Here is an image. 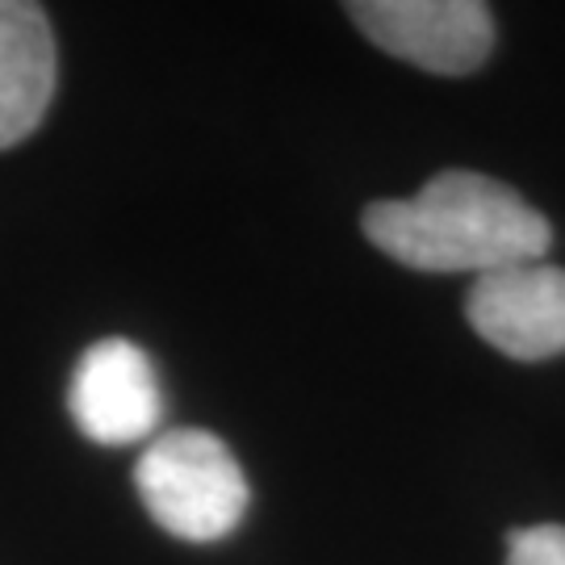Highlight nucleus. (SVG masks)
I'll return each instance as SVG.
<instances>
[{
  "mask_svg": "<svg viewBox=\"0 0 565 565\" xmlns=\"http://www.w3.org/2000/svg\"><path fill=\"white\" fill-rule=\"evenodd\" d=\"M361 226L390 260L419 273H503L545 260L553 226L511 184L482 172H440L415 193L364 205Z\"/></svg>",
  "mask_w": 565,
  "mask_h": 565,
  "instance_id": "f257e3e1",
  "label": "nucleus"
},
{
  "mask_svg": "<svg viewBox=\"0 0 565 565\" xmlns=\"http://www.w3.org/2000/svg\"><path fill=\"white\" fill-rule=\"evenodd\" d=\"M135 486L147 515L193 545L231 536L247 511V478L235 452L202 427L156 436L135 465Z\"/></svg>",
  "mask_w": 565,
  "mask_h": 565,
  "instance_id": "f03ea898",
  "label": "nucleus"
},
{
  "mask_svg": "<svg viewBox=\"0 0 565 565\" xmlns=\"http://www.w3.org/2000/svg\"><path fill=\"white\" fill-rule=\"evenodd\" d=\"M343 13L385 55L436 76L478 72L494 46V18L478 0H356Z\"/></svg>",
  "mask_w": 565,
  "mask_h": 565,
  "instance_id": "7ed1b4c3",
  "label": "nucleus"
},
{
  "mask_svg": "<svg viewBox=\"0 0 565 565\" xmlns=\"http://www.w3.org/2000/svg\"><path fill=\"white\" fill-rule=\"evenodd\" d=\"M465 319L494 352L511 361H548L565 352V268L548 260L511 264L478 277Z\"/></svg>",
  "mask_w": 565,
  "mask_h": 565,
  "instance_id": "20e7f679",
  "label": "nucleus"
},
{
  "mask_svg": "<svg viewBox=\"0 0 565 565\" xmlns=\"http://www.w3.org/2000/svg\"><path fill=\"white\" fill-rule=\"evenodd\" d=\"M67 411L93 445L121 448L147 440L160 424V382L156 364L130 340L93 343L76 361Z\"/></svg>",
  "mask_w": 565,
  "mask_h": 565,
  "instance_id": "39448f33",
  "label": "nucleus"
},
{
  "mask_svg": "<svg viewBox=\"0 0 565 565\" xmlns=\"http://www.w3.org/2000/svg\"><path fill=\"white\" fill-rule=\"evenodd\" d=\"M55 97V34L42 4L0 0V151L39 130Z\"/></svg>",
  "mask_w": 565,
  "mask_h": 565,
  "instance_id": "423d86ee",
  "label": "nucleus"
},
{
  "mask_svg": "<svg viewBox=\"0 0 565 565\" xmlns=\"http://www.w3.org/2000/svg\"><path fill=\"white\" fill-rule=\"evenodd\" d=\"M507 565H565V527L532 524L507 536Z\"/></svg>",
  "mask_w": 565,
  "mask_h": 565,
  "instance_id": "0eeeda50",
  "label": "nucleus"
}]
</instances>
